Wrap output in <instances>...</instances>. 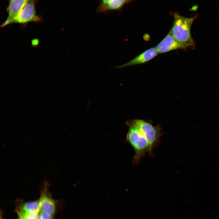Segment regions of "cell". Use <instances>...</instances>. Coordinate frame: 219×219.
Listing matches in <instances>:
<instances>
[{
	"label": "cell",
	"instance_id": "6da1fadb",
	"mask_svg": "<svg viewBox=\"0 0 219 219\" xmlns=\"http://www.w3.org/2000/svg\"><path fill=\"white\" fill-rule=\"evenodd\" d=\"M170 14L173 21L170 30L173 36L184 49L194 48L195 43L191 36L190 29L197 16L187 18L182 16L177 12H171Z\"/></svg>",
	"mask_w": 219,
	"mask_h": 219
},
{
	"label": "cell",
	"instance_id": "7a4b0ae2",
	"mask_svg": "<svg viewBox=\"0 0 219 219\" xmlns=\"http://www.w3.org/2000/svg\"><path fill=\"white\" fill-rule=\"evenodd\" d=\"M126 124L129 129L126 141L131 145L134 150L132 164L135 165L139 163L147 152L151 154L152 151L145 137L133 120L127 121Z\"/></svg>",
	"mask_w": 219,
	"mask_h": 219
},
{
	"label": "cell",
	"instance_id": "3957f363",
	"mask_svg": "<svg viewBox=\"0 0 219 219\" xmlns=\"http://www.w3.org/2000/svg\"><path fill=\"white\" fill-rule=\"evenodd\" d=\"M139 128L148 142L152 151L159 141L161 136V129L148 122L141 120H133Z\"/></svg>",
	"mask_w": 219,
	"mask_h": 219
},
{
	"label": "cell",
	"instance_id": "277c9868",
	"mask_svg": "<svg viewBox=\"0 0 219 219\" xmlns=\"http://www.w3.org/2000/svg\"><path fill=\"white\" fill-rule=\"evenodd\" d=\"M35 0H29L17 15L10 22L9 24L18 23L26 24L30 22H39L41 18L38 16L35 10Z\"/></svg>",
	"mask_w": 219,
	"mask_h": 219
},
{
	"label": "cell",
	"instance_id": "5b68a950",
	"mask_svg": "<svg viewBox=\"0 0 219 219\" xmlns=\"http://www.w3.org/2000/svg\"><path fill=\"white\" fill-rule=\"evenodd\" d=\"M48 186L47 183L45 182L41 189L39 200V207L40 210L53 216L55 211L56 204L49 191Z\"/></svg>",
	"mask_w": 219,
	"mask_h": 219
},
{
	"label": "cell",
	"instance_id": "8992f818",
	"mask_svg": "<svg viewBox=\"0 0 219 219\" xmlns=\"http://www.w3.org/2000/svg\"><path fill=\"white\" fill-rule=\"evenodd\" d=\"M155 47L158 54L175 50L184 49L183 46L173 36L170 30Z\"/></svg>",
	"mask_w": 219,
	"mask_h": 219
},
{
	"label": "cell",
	"instance_id": "52a82bcc",
	"mask_svg": "<svg viewBox=\"0 0 219 219\" xmlns=\"http://www.w3.org/2000/svg\"><path fill=\"white\" fill-rule=\"evenodd\" d=\"M134 0H101L96 9V12L106 13L120 10L125 5Z\"/></svg>",
	"mask_w": 219,
	"mask_h": 219
},
{
	"label": "cell",
	"instance_id": "ba28073f",
	"mask_svg": "<svg viewBox=\"0 0 219 219\" xmlns=\"http://www.w3.org/2000/svg\"><path fill=\"white\" fill-rule=\"evenodd\" d=\"M158 53L155 47L148 49L128 62L115 67L120 68L145 63L156 56Z\"/></svg>",
	"mask_w": 219,
	"mask_h": 219
},
{
	"label": "cell",
	"instance_id": "9c48e42d",
	"mask_svg": "<svg viewBox=\"0 0 219 219\" xmlns=\"http://www.w3.org/2000/svg\"><path fill=\"white\" fill-rule=\"evenodd\" d=\"M29 0H8L9 4L7 9L8 15L1 27H3L9 24L10 21L17 15Z\"/></svg>",
	"mask_w": 219,
	"mask_h": 219
},
{
	"label": "cell",
	"instance_id": "30bf717a",
	"mask_svg": "<svg viewBox=\"0 0 219 219\" xmlns=\"http://www.w3.org/2000/svg\"><path fill=\"white\" fill-rule=\"evenodd\" d=\"M40 210L39 201L37 200L23 203L18 207H17L16 211L21 214L30 213L37 214Z\"/></svg>",
	"mask_w": 219,
	"mask_h": 219
},
{
	"label": "cell",
	"instance_id": "8fae6325",
	"mask_svg": "<svg viewBox=\"0 0 219 219\" xmlns=\"http://www.w3.org/2000/svg\"><path fill=\"white\" fill-rule=\"evenodd\" d=\"M52 216L43 211L40 210V219H53Z\"/></svg>",
	"mask_w": 219,
	"mask_h": 219
},
{
	"label": "cell",
	"instance_id": "7c38bea8",
	"mask_svg": "<svg viewBox=\"0 0 219 219\" xmlns=\"http://www.w3.org/2000/svg\"><path fill=\"white\" fill-rule=\"evenodd\" d=\"M39 43V41L37 39H34L32 41V45H33L34 46L37 45Z\"/></svg>",
	"mask_w": 219,
	"mask_h": 219
},
{
	"label": "cell",
	"instance_id": "4fadbf2b",
	"mask_svg": "<svg viewBox=\"0 0 219 219\" xmlns=\"http://www.w3.org/2000/svg\"><path fill=\"white\" fill-rule=\"evenodd\" d=\"M18 215V218L17 219H24L23 217L21 216L20 214H17Z\"/></svg>",
	"mask_w": 219,
	"mask_h": 219
}]
</instances>
